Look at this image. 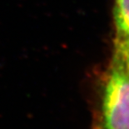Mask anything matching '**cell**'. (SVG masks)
Wrapping results in <instances>:
<instances>
[{"instance_id":"obj_1","label":"cell","mask_w":129,"mask_h":129,"mask_svg":"<svg viewBox=\"0 0 129 129\" xmlns=\"http://www.w3.org/2000/svg\"><path fill=\"white\" fill-rule=\"evenodd\" d=\"M102 129H129V69L114 57L100 105Z\"/></svg>"},{"instance_id":"obj_2","label":"cell","mask_w":129,"mask_h":129,"mask_svg":"<svg viewBox=\"0 0 129 129\" xmlns=\"http://www.w3.org/2000/svg\"><path fill=\"white\" fill-rule=\"evenodd\" d=\"M114 20L117 28L116 40L129 39V0H116Z\"/></svg>"}]
</instances>
